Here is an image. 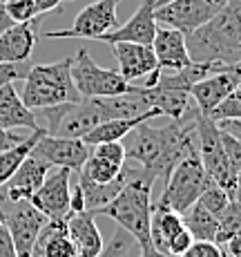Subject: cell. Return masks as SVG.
Here are the masks:
<instances>
[{
  "label": "cell",
  "instance_id": "obj_38",
  "mask_svg": "<svg viewBox=\"0 0 241 257\" xmlns=\"http://www.w3.org/2000/svg\"><path fill=\"white\" fill-rule=\"evenodd\" d=\"M192 241H194V237L190 235V230L188 228H183V230H179L176 233V237L170 241V248H168V255H174V257H181L185 253V250L192 246Z\"/></svg>",
  "mask_w": 241,
  "mask_h": 257
},
{
  "label": "cell",
  "instance_id": "obj_7",
  "mask_svg": "<svg viewBox=\"0 0 241 257\" xmlns=\"http://www.w3.org/2000/svg\"><path fill=\"white\" fill-rule=\"evenodd\" d=\"M196 150H199V159L208 177L230 195L237 177H234L232 168L228 164V157H225L223 143H221V130L217 121H212L208 114H201V112L196 116Z\"/></svg>",
  "mask_w": 241,
  "mask_h": 257
},
{
  "label": "cell",
  "instance_id": "obj_13",
  "mask_svg": "<svg viewBox=\"0 0 241 257\" xmlns=\"http://www.w3.org/2000/svg\"><path fill=\"white\" fill-rule=\"evenodd\" d=\"M156 0H141L136 12L127 23L119 25L116 29L103 34L98 41L105 45H114V43H141V45H150L156 32V18H154Z\"/></svg>",
  "mask_w": 241,
  "mask_h": 257
},
{
  "label": "cell",
  "instance_id": "obj_12",
  "mask_svg": "<svg viewBox=\"0 0 241 257\" xmlns=\"http://www.w3.org/2000/svg\"><path fill=\"white\" fill-rule=\"evenodd\" d=\"M32 155L43 159L52 168H70V170H81L85 159L90 157V148L81 139H67V137H54L43 135L34 143Z\"/></svg>",
  "mask_w": 241,
  "mask_h": 257
},
{
  "label": "cell",
  "instance_id": "obj_3",
  "mask_svg": "<svg viewBox=\"0 0 241 257\" xmlns=\"http://www.w3.org/2000/svg\"><path fill=\"white\" fill-rule=\"evenodd\" d=\"M127 181L121 188V192L96 210L94 215H105L112 221L121 226L123 230L132 235V239L143 248L150 246V217H152V186L156 181V175L141 166H125Z\"/></svg>",
  "mask_w": 241,
  "mask_h": 257
},
{
  "label": "cell",
  "instance_id": "obj_31",
  "mask_svg": "<svg viewBox=\"0 0 241 257\" xmlns=\"http://www.w3.org/2000/svg\"><path fill=\"white\" fill-rule=\"evenodd\" d=\"M199 204L203 206L205 210H210L214 217H221V212L225 210V206L230 204V195L223 190L221 186H217L214 181H210L208 186H205V190L201 192V197H199Z\"/></svg>",
  "mask_w": 241,
  "mask_h": 257
},
{
  "label": "cell",
  "instance_id": "obj_9",
  "mask_svg": "<svg viewBox=\"0 0 241 257\" xmlns=\"http://www.w3.org/2000/svg\"><path fill=\"white\" fill-rule=\"evenodd\" d=\"M119 3L121 0H94L78 12L70 29L43 32L45 38H85L98 41L103 34L119 27Z\"/></svg>",
  "mask_w": 241,
  "mask_h": 257
},
{
  "label": "cell",
  "instance_id": "obj_45",
  "mask_svg": "<svg viewBox=\"0 0 241 257\" xmlns=\"http://www.w3.org/2000/svg\"><path fill=\"white\" fill-rule=\"evenodd\" d=\"M139 257H174V255H165V253H159V250L154 248V246H143V248H141V255Z\"/></svg>",
  "mask_w": 241,
  "mask_h": 257
},
{
  "label": "cell",
  "instance_id": "obj_46",
  "mask_svg": "<svg viewBox=\"0 0 241 257\" xmlns=\"http://www.w3.org/2000/svg\"><path fill=\"white\" fill-rule=\"evenodd\" d=\"M230 199L241 204V172L237 175V179H234V186H232V192H230Z\"/></svg>",
  "mask_w": 241,
  "mask_h": 257
},
{
  "label": "cell",
  "instance_id": "obj_40",
  "mask_svg": "<svg viewBox=\"0 0 241 257\" xmlns=\"http://www.w3.org/2000/svg\"><path fill=\"white\" fill-rule=\"evenodd\" d=\"M25 137L16 135L14 130H5V127H0V152L3 150H9L12 146H16V143H21Z\"/></svg>",
  "mask_w": 241,
  "mask_h": 257
},
{
  "label": "cell",
  "instance_id": "obj_43",
  "mask_svg": "<svg viewBox=\"0 0 241 257\" xmlns=\"http://www.w3.org/2000/svg\"><path fill=\"white\" fill-rule=\"evenodd\" d=\"M63 0H36V12L38 16H43V14H49L54 12V9H61Z\"/></svg>",
  "mask_w": 241,
  "mask_h": 257
},
{
  "label": "cell",
  "instance_id": "obj_22",
  "mask_svg": "<svg viewBox=\"0 0 241 257\" xmlns=\"http://www.w3.org/2000/svg\"><path fill=\"white\" fill-rule=\"evenodd\" d=\"M0 127H5V130L25 127V130H32V132L41 127L36 112L29 110L23 103L14 83H7V85L0 87Z\"/></svg>",
  "mask_w": 241,
  "mask_h": 257
},
{
  "label": "cell",
  "instance_id": "obj_29",
  "mask_svg": "<svg viewBox=\"0 0 241 257\" xmlns=\"http://www.w3.org/2000/svg\"><path fill=\"white\" fill-rule=\"evenodd\" d=\"M121 170H123V166L105 159L103 155H98V152H94L90 148V157L85 159V164L78 170V175L90 181H96V184H107V181H114L121 175Z\"/></svg>",
  "mask_w": 241,
  "mask_h": 257
},
{
  "label": "cell",
  "instance_id": "obj_2",
  "mask_svg": "<svg viewBox=\"0 0 241 257\" xmlns=\"http://www.w3.org/2000/svg\"><path fill=\"white\" fill-rule=\"evenodd\" d=\"M190 61L237 65L241 61V0H225L219 14L185 36Z\"/></svg>",
  "mask_w": 241,
  "mask_h": 257
},
{
  "label": "cell",
  "instance_id": "obj_1",
  "mask_svg": "<svg viewBox=\"0 0 241 257\" xmlns=\"http://www.w3.org/2000/svg\"><path fill=\"white\" fill-rule=\"evenodd\" d=\"M196 116L194 114L170 121L163 127H154L150 123L136 125L125 139V157L136 161V166L150 170L156 177H168L172 168L185 157L199 155L196 150Z\"/></svg>",
  "mask_w": 241,
  "mask_h": 257
},
{
  "label": "cell",
  "instance_id": "obj_10",
  "mask_svg": "<svg viewBox=\"0 0 241 257\" xmlns=\"http://www.w3.org/2000/svg\"><path fill=\"white\" fill-rule=\"evenodd\" d=\"M225 0H170L154 9L156 25L179 29L183 36L196 32L208 21H212Z\"/></svg>",
  "mask_w": 241,
  "mask_h": 257
},
{
  "label": "cell",
  "instance_id": "obj_8",
  "mask_svg": "<svg viewBox=\"0 0 241 257\" xmlns=\"http://www.w3.org/2000/svg\"><path fill=\"white\" fill-rule=\"evenodd\" d=\"M72 81L81 98L114 96L132 90V83H127L119 72L98 67L85 47L78 49V54L72 58Z\"/></svg>",
  "mask_w": 241,
  "mask_h": 257
},
{
  "label": "cell",
  "instance_id": "obj_27",
  "mask_svg": "<svg viewBox=\"0 0 241 257\" xmlns=\"http://www.w3.org/2000/svg\"><path fill=\"white\" fill-rule=\"evenodd\" d=\"M183 226L190 230L194 241H214L219 228V219L210 210H205L199 201H194L185 212H181Z\"/></svg>",
  "mask_w": 241,
  "mask_h": 257
},
{
  "label": "cell",
  "instance_id": "obj_30",
  "mask_svg": "<svg viewBox=\"0 0 241 257\" xmlns=\"http://www.w3.org/2000/svg\"><path fill=\"white\" fill-rule=\"evenodd\" d=\"M237 235H241V204L230 199V204L225 206V210L219 217V228H217L214 241L221 246Z\"/></svg>",
  "mask_w": 241,
  "mask_h": 257
},
{
  "label": "cell",
  "instance_id": "obj_24",
  "mask_svg": "<svg viewBox=\"0 0 241 257\" xmlns=\"http://www.w3.org/2000/svg\"><path fill=\"white\" fill-rule=\"evenodd\" d=\"M183 219H181V212L168 208V206L159 204L156 201L152 206V217H150V244L154 246L159 253L168 255L170 241L176 237L179 230H183Z\"/></svg>",
  "mask_w": 241,
  "mask_h": 257
},
{
  "label": "cell",
  "instance_id": "obj_11",
  "mask_svg": "<svg viewBox=\"0 0 241 257\" xmlns=\"http://www.w3.org/2000/svg\"><path fill=\"white\" fill-rule=\"evenodd\" d=\"M72 172L70 168H52L45 181L32 195V206L41 210L47 219L67 221L72 217L70 195H72Z\"/></svg>",
  "mask_w": 241,
  "mask_h": 257
},
{
  "label": "cell",
  "instance_id": "obj_34",
  "mask_svg": "<svg viewBox=\"0 0 241 257\" xmlns=\"http://www.w3.org/2000/svg\"><path fill=\"white\" fill-rule=\"evenodd\" d=\"M130 244H132V235L119 226V228H116V233L112 235L110 244H105V248H103V253L98 257H127Z\"/></svg>",
  "mask_w": 241,
  "mask_h": 257
},
{
  "label": "cell",
  "instance_id": "obj_6",
  "mask_svg": "<svg viewBox=\"0 0 241 257\" xmlns=\"http://www.w3.org/2000/svg\"><path fill=\"white\" fill-rule=\"evenodd\" d=\"M210 177L201 164L199 155L185 157L172 168V172L165 177V188L159 204L168 206L176 212H185L194 201H199L201 192L210 184Z\"/></svg>",
  "mask_w": 241,
  "mask_h": 257
},
{
  "label": "cell",
  "instance_id": "obj_17",
  "mask_svg": "<svg viewBox=\"0 0 241 257\" xmlns=\"http://www.w3.org/2000/svg\"><path fill=\"white\" fill-rule=\"evenodd\" d=\"M96 105L101 107V114L105 121H110V118H141V116L159 118L161 116L159 110L147 105L141 85H132L130 92L96 98Z\"/></svg>",
  "mask_w": 241,
  "mask_h": 257
},
{
  "label": "cell",
  "instance_id": "obj_14",
  "mask_svg": "<svg viewBox=\"0 0 241 257\" xmlns=\"http://www.w3.org/2000/svg\"><path fill=\"white\" fill-rule=\"evenodd\" d=\"M239 85H241V76L237 74V70L234 67H225V70L214 72L208 78H203V81L194 83L190 87V96H192L194 105L199 107L201 114H210Z\"/></svg>",
  "mask_w": 241,
  "mask_h": 257
},
{
  "label": "cell",
  "instance_id": "obj_41",
  "mask_svg": "<svg viewBox=\"0 0 241 257\" xmlns=\"http://www.w3.org/2000/svg\"><path fill=\"white\" fill-rule=\"evenodd\" d=\"M221 250H223V257H241V235L221 244Z\"/></svg>",
  "mask_w": 241,
  "mask_h": 257
},
{
  "label": "cell",
  "instance_id": "obj_48",
  "mask_svg": "<svg viewBox=\"0 0 241 257\" xmlns=\"http://www.w3.org/2000/svg\"><path fill=\"white\" fill-rule=\"evenodd\" d=\"M165 3H170V0H156V7H161V5H165Z\"/></svg>",
  "mask_w": 241,
  "mask_h": 257
},
{
  "label": "cell",
  "instance_id": "obj_19",
  "mask_svg": "<svg viewBox=\"0 0 241 257\" xmlns=\"http://www.w3.org/2000/svg\"><path fill=\"white\" fill-rule=\"evenodd\" d=\"M145 94V101L150 107L161 112V116H168L170 121H179L194 112H199V107L194 105L190 92L176 90V87L168 85H154V87H141Z\"/></svg>",
  "mask_w": 241,
  "mask_h": 257
},
{
  "label": "cell",
  "instance_id": "obj_47",
  "mask_svg": "<svg viewBox=\"0 0 241 257\" xmlns=\"http://www.w3.org/2000/svg\"><path fill=\"white\" fill-rule=\"evenodd\" d=\"M232 67H234V70H237V74H239V76H241V61L237 63V65H232Z\"/></svg>",
  "mask_w": 241,
  "mask_h": 257
},
{
  "label": "cell",
  "instance_id": "obj_39",
  "mask_svg": "<svg viewBox=\"0 0 241 257\" xmlns=\"http://www.w3.org/2000/svg\"><path fill=\"white\" fill-rule=\"evenodd\" d=\"M0 257H18L16 248H14L12 235H9V230L3 224H0Z\"/></svg>",
  "mask_w": 241,
  "mask_h": 257
},
{
  "label": "cell",
  "instance_id": "obj_37",
  "mask_svg": "<svg viewBox=\"0 0 241 257\" xmlns=\"http://www.w3.org/2000/svg\"><path fill=\"white\" fill-rule=\"evenodd\" d=\"M181 257H223V250L217 241H192Z\"/></svg>",
  "mask_w": 241,
  "mask_h": 257
},
{
  "label": "cell",
  "instance_id": "obj_15",
  "mask_svg": "<svg viewBox=\"0 0 241 257\" xmlns=\"http://www.w3.org/2000/svg\"><path fill=\"white\" fill-rule=\"evenodd\" d=\"M112 54H114L116 63H119V72L127 83H134L145 78L150 72L159 70L156 56L150 45H141V43H114Z\"/></svg>",
  "mask_w": 241,
  "mask_h": 257
},
{
  "label": "cell",
  "instance_id": "obj_16",
  "mask_svg": "<svg viewBox=\"0 0 241 257\" xmlns=\"http://www.w3.org/2000/svg\"><path fill=\"white\" fill-rule=\"evenodd\" d=\"M152 52L156 56V63L163 72H176L183 70L185 65H190V54L185 47V36L179 29L163 27V25H156L154 38L150 43Z\"/></svg>",
  "mask_w": 241,
  "mask_h": 257
},
{
  "label": "cell",
  "instance_id": "obj_44",
  "mask_svg": "<svg viewBox=\"0 0 241 257\" xmlns=\"http://www.w3.org/2000/svg\"><path fill=\"white\" fill-rule=\"evenodd\" d=\"M12 25H16V23L12 21V16H9V14H7V9H5V5L0 3V34H3V32H7V29L12 27Z\"/></svg>",
  "mask_w": 241,
  "mask_h": 257
},
{
  "label": "cell",
  "instance_id": "obj_32",
  "mask_svg": "<svg viewBox=\"0 0 241 257\" xmlns=\"http://www.w3.org/2000/svg\"><path fill=\"white\" fill-rule=\"evenodd\" d=\"M208 116L212 121H241V85L230 92Z\"/></svg>",
  "mask_w": 241,
  "mask_h": 257
},
{
  "label": "cell",
  "instance_id": "obj_49",
  "mask_svg": "<svg viewBox=\"0 0 241 257\" xmlns=\"http://www.w3.org/2000/svg\"><path fill=\"white\" fill-rule=\"evenodd\" d=\"M0 3H3V5H5V3H7V0H0Z\"/></svg>",
  "mask_w": 241,
  "mask_h": 257
},
{
  "label": "cell",
  "instance_id": "obj_33",
  "mask_svg": "<svg viewBox=\"0 0 241 257\" xmlns=\"http://www.w3.org/2000/svg\"><path fill=\"white\" fill-rule=\"evenodd\" d=\"M5 9H7L14 23H29L34 18H38L36 0H7Z\"/></svg>",
  "mask_w": 241,
  "mask_h": 257
},
{
  "label": "cell",
  "instance_id": "obj_26",
  "mask_svg": "<svg viewBox=\"0 0 241 257\" xmlns=\"http://www.w3.org/2000/svg\"><path fill=\"white\" fill-rule=\"evenodd\" d=\"M145 121H152V118H147V116H141V118H110V121L98 123L94 130L87 132L81 141L85 143L87 148H94V146H98V143L123 141L136 125H141V123H145Z\"/></svg>",
  "mask_w": 241,
  "mask_h": 257
},
{
  "label": "cell",
  "instance_id": "obj_18",
  "mask_svg": "<svg viewBox=\"0 0 241 257\" xmlns=\"http://www.w3.org/2000/svg\"><path fill=\"white\" fill-rule=\"evenodd\" d=\"M38 18L29 23H16L0 34V63H27L36 47Z\"/></svg>",
  "mask_w": 241,
  "mask_h": 257
},
{
  "label": "cell",
  "instance_id": "obj_23",
  "mask_svg": "<svg viewBox=\"0 0 241 257\" xmlns=\"http://www.w3.org/2000/svg\"><path fill=\"white\" fill-rule=\"evenodd\" d=\"M32 257H76V246L67 233V221L47 219L38 233Z\"/></svg>",
  "mask_w": 241,
  "mask_h": 257
},
{
  "label": "cell",
  "instance_id": "obj_25",
  "mask_svg": "<svg viewBox=\"0 0 241 257\" xmlns=\"http://www.w3.org/2000/svg\"><path fill=\"white\" fill-rule=\"evenodd\" d=\"M125 181H127V168L125 166H123L121 175L116 177L114 181H107V184H96V181H90V179H85V177L78 175L76 186L81 188L85 210L96 212V210H101L103 206H107L121 192V188L125 186Z\"/></svg>",
  "mask_w": 241,
  "mask_h": 257
},
{
  "label": "cell",
  "instance_id": "obj_28",
  "mask_svg": "<svg viewBox=\"0 0 241 257\" xmlns=\"http://www.w3.org/2000/svg\"><path fill=\"white\" fill-rule=\"evenodd\" d=\"M43 135H45V130H43V127H38V130H34L29 137H25L21 143H16V146H12L9 150L0 152V186L7 184V181L12 179V175L18 170V166L25 161V157L32 152L34 143L41 139Z\"/></svg>",
  "mask_w": 241,
  "mask_h": 257
},
{
  "label": "cell",
  "instance_id": "obj_42",
  "mask_svg": "<svg viewBox=\"0 0 241 257\" xmlns=\"http://www.w3.org/2000/svg\"><path fill=\"white\" fill-rule=\"evenodd\" d=\"M217 125L223 132H228V135H232L234 139L241 141V121H217Z\"/></svg>",
  "mask_w": 241,
  "mask_h": 257
},
{
  "label": "cell",
  "instance_id": "obj_35",
  "mask_svg": "<svg viewBox=\"0 0 241 257\" xmlns=\"http://www.w3.org/2000/svg\"><path fill=\"white\" fill-rule=\"evenodd\" d=\"M221 130V127H219ZM221 143H223V150H225V157H228V164L232 168L234 177L241 172V141L234 139L232 135L221 130Z\"/></svg>",
  "mask_w": 241,
  "mask_h": 257
},
{
  "label": "cell",
  "instance_id": "obj_21",
  "mask_svg": "<svg viewBox=\"0 0 241 257\" xmlns=\"http://www.w3.org/2000/svg\"><path fill=\"white\" fill-rule=\"evenodd\" d=\"M94 217V212L83 210L74 212L67 219V233L76 246V257H98L105 248V241H103V235L98 230Z\"/></svg>",
  "mask_w": 241,
  "mask_h": 257
},
{
  "label": "cell",
  "instance_id": "obj_20",
  "mask_svg": "<svg viewBox=\"0 0 241 257\" xmlns=\"http://www.w3.org/2000/svg\"><path fill=\"white\" fill-rule=\"evenodd\" d=\"M49 170H52V166L29 152V155L25 157L23 164L18 166V170L12 175V179H9L7 184H3L0 188H3L12 199H27L29 201L32 195L41 188L43 181H45Z\"/></svg>",
  "mask_w": 241,
  "mask_h": 257
},
{
  "label": "cell",
  "instance_id": "obj_4",
  "mask_svg": "<svg viewBox=\"0 0 241 257\" xmlns=\"http://www.w3.org/2000/svg\"><path fill=\"white\" fill-rule=\"evenodd\" d=\"M23 81L25 90L21 98L29 110L81 101V94L72 81V56L45 65H32Z\"/></svg>",
  "mask_w": 241,
  "mask_h": 257
},
{
  "label": "cell",
  "instance_id": "obj_5",
  "mask_svg": "<svg viewBox=\"0 0 241 257\" xmlns=\"http://www.w3.org/2000/svg\"><path fill=\"white\" fill-rule=\"evenodd\" d=\"M0 224L9 230L18 257H32L34 244L41 228L47 224V217L32 206L27 199H12L0 188Z\"/></svg>",
  "mask_w": 241,
  "mask_h": 257
},
{
  "label": "cell",
  "instance_id": "obj_36",
  "mask_svg": "<svg viewBox=\"0 0 241 257\" xmlns=\"http://www.w3.org/2000/svg\"><path fill=\"white\" fill-rule=\"evenodd\" d=\"M32 63H0V87L7 85V83H16L23 81L27 76Z\"/></svg>",
  "mask_w": 241,
  "mask_h": 257
}]
</instances>
